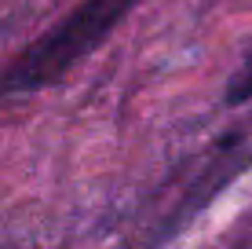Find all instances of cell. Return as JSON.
<instances>
[{
	"label": "cell",
	"instance_id": "obj_2",
	"mask_svg": "<svg viewBox=\"0 0 252 249\" xmlns=\"http://www.w3.org/2000/svg\"><path fill=\"white\" fill-rule=\"evenodd\" d=\"M227 103H230V107H238V103H252V55H249V63L238 70V77L230 81Z\"/></svg>",
	"mask_w": 252,
	"mask_h": 249
},
{
	"label": "cell",
	"instance_id": "obj_1",
	"mask_svg": "<svg viewBox=\"0 0 252 249\" xmlns=\"http://www.w3.org/2000/svg\"><path fill=\"white\" fill-rule=\"evenodd\" d=\"M135 4L139 0H84L15 59V66L4 73V92H37L63 81L84 55H92L128 19Z\"/></svg>",
	"mask_w": 252,
	"mask_h": 249
}]
</instances>
